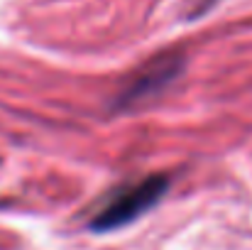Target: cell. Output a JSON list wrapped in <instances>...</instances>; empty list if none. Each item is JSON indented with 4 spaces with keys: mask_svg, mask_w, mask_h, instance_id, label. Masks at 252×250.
Instances as JSON below:
<instances>
[{
    "mask_svg": "<svg viewBox=\"0 0 252 250\" xmlns=\"http://www.w3.org/2000/svg\"><path fill=\"white\" fill-rule=\"evenodd\" d=\"M167 189V177L152 174V177H145L140 181H130V184L110 191L105 196V201L95 209V214L91 218V228L105 233V231H115L120 226H127L130 221L147 214L155 204H159L164 199Z\"/></svg>",
    "mask_w": 252,
    "mask_h": 250,
    "instance_id": "obj_1",
    "label": "cell"
},
{
    "mask_svg": "<svg viewBox=\"0 0 252 250\" xmlns=\"http://www.w3.org/2000/svg\"><path fill=\"white\" fill-rule=\"evenodd\" d=\"M176 67H179V64H176L174 59H162L159 64H155L152 71H147L145 76H140L137 81L132 83V88L127 91V98H130V101H137V98H142V96L147 93V88H150L152 93H157L164 83L174 79Z\"/></svg>",
    "mask_w": 252,
    "mask_h": 250,
    "instance_id": "obj_2",
    "label": "cell"
}]
</instances>
